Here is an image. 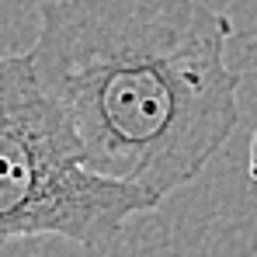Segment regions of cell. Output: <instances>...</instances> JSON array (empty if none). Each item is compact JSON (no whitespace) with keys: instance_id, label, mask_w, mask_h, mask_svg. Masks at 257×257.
Masks as SVG:
<instances>
[{"instance_id":"cell-3","label":"cell","mask_w":257,"mask_h":257,"mask_svg":"<svg viewBox=\"0 0 257 257\" xmlns=\"http://www.w3.org/2000/svg\"><path fill=\"white\" fill-rule=\"evenodd\" d=\"M250 177L257 184V132H254V143H250Z\"/></svg>"},{"instance_id":"cell-1","label":"cell","mask_w":257,"mask_h":257,"mask_svg":"<svg viewBox=\"0 0 257 257\" xmlns=\"http://www.w3.org/2000/svg\"><path fill=\"white\" fill-rule=\"evenodd\" d=\"M229 35L202 0H56L25 56L80 167L164 202L240 125Z\"/></svg>"},{"instance_id":"cell-2","label":"cell","mask_w":257,"mask_h":257,"mask_svg":"<svg viewBox=\"0 0 257 257\" xmlns=\"http://www.w3.org/2000/svg\"><path fill=\"white\" fill-rule=\"evenodd\" d=\"M157 205L139 188L87 174L28 56H0V243L63 236L108 247Z\"/></svg>"}]
</instances>
